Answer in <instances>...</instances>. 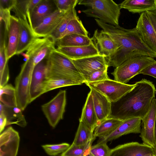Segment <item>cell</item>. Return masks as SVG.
Masks as SVG:
<instances>
[{"label": "cell", "instance_id": "cell-1", "mask_svg": "<svg viewBox=\"0 0 156 156\" xmlns=\"http://www.w3.org/2000/svg\"><path fill=\"white\" fill-rule=\"evenodd\" d=\"M98 25L115 41L117 48L110 56L105 58L108 66L116 68L127 59L146 55L156 58V53L143 42L136 27L127 29L95 19Z\"/></svg>", "mask_w": 156, "mask_h": 156}, {"label": "cell", "instance_id": "cell-2", "mask_svg": "<svg viewBox=\"0 0 156 156\" xmlns=\"http://www.w3.org/2000/svg\"><path fill=\"white\" fill-rule=\"evenodd\" d=\"M135 86L117 101L111 103L108 118L122 120L133 118L142 119L149 112L156 89L153 82L145 79L135 83Z\"/></svg>", "mask_w": 156, "mask_h": 156}, {"label": "cell", "instance_id": "cell-3", "mask_svg": "<svg viewBox=\"0 0 156 156\" xmlns=\"http://www.w3.org/2000/svg\"><path fill=\"white\" fill-rule=\"evenodd\" d=\"M78 4L87 8L81 11L86 16L114 26L119 25L121 9L112 0H81Z\"/></svg>", "mask_w": 156, "mask_h": 156}, {"label": "cell", "instance_id": "cell-4", "mask_svg": "<svg viewBox=\"0 0 156 156\" xmlns=\"http://www.w3.org/2000/svg\"><path fill=\"white\" fill-rule=\"evenodd\" d=\"M58 78L81 80L85 82L84 78L72 60L55 49L48 57L46 79Z\"/></svg>", "mask_w": 156, "mask_h": 156}, {"label": "cell", "instance_id": "cell-5", "mask_svg": "<svg viewBox=\"0 0 156 156\" xmlns=\"http://www.w3.org/2000/svg\"><path fill=\"white\" fill-rule=\"evenodd\" d=\"M156 62L154 58L140 56L127 59L115 68L111 74L115 81L126 83L146 67Z\"/></svg>", "mask_w": 156, "mask_h": 156}, {"label": "cell", "instance_id": "cell-6", "mask_svg": "<svg viewBox=\"0 0 156 156\" xmlns=\"http://www.w3.org/2000/svg\"><path fill=\"white\" fill-rule=\"evenodd\" d=\"M85 84L90 89H93L104 95L111 103L117 101L136 85L135 83L127 84L110 79Z\"/></svg>", "mask_w": 156, "mask_h": 156}, {"label": "cell", "instance_id": "cell-7", "mask_svg": "<svg viewBox=\"0 0 156 156\" xmlns=\"http://www.w3.org/2000/svg\"><path fill=\"white\" fill-rule=\"evenodd\" d=\"M34 68L24 63L15 79L14 87L16 106L22 111L30 104V86Z\"/></svg>", "mask_w": 156, "mask_h": 156}, {"label": "cell", "instance_id": "cell-8", "mask_svg": "<svg viewBox=\"0 0 156 156\" xmlns=\"http://www.w3.org/2000/svg\"><path fill=\"white\" fill-rule=\"evenodd\" d=\"M66 103V91L61 90L52 99L41 106L50 126L55 128L63 118Z\"/></svg>", "mask_w": 156, "mask_h": 156}, {"label": "cell", "instance_id": "cell-9", "mask_svg": "<svg viewBox=\"0 0 156 156\" xmlns=\"http://www.w3.org/2000/svg\"><path fill=\"white\" fill-rule=\"evenodd\" d=\"M48 56L36 65L33 69L30 86V103L43 94V83L47 75Z\"/></svg>", "mask_w": 156, "mask_h": 156}, {"label": "cell", "instance_id": "cell-10", "mask_svg": "<svg viewBox=\"0 0 156 156\" xmlns=\"http://www.w3.org/2000/svg\"><path fill=\"white\" fill-rule=\"evenodd\" d=\"M72 60L84 79L96 71L107 70L109 67L105 57L100 55Z\"/></svg>", "mask_w": 156, "mask_h": 156}, {"label": "cell", "instance_id": "cell-11", "mask_svg": "<svg viewBox=\"0 0 156 156\" xmlns=\"http://www.w3.org/2000/svg\"><path fill=\"white\" fill-rule=\"evenodd\" d=\"M155 154L154 148L147 144L133 142L111 149L110 156H144Z\"/></svg>", "mask_w": 156, "mask_h": 156}, {"label": "cell", "instance_id": "cell-12", "mask_svg": "<svg viewBox=\"0 0 156 156\" xmlns=\"http://www.w3.org/2000/svg\"><path fill=\"white\" fill-rule=\"evenodd\" d=\"M20 137L18 132L10 126L0 136V156H16Z\"/></svg>", "mask_w": 156, "mask_h": 156}, {"label": "cell", "instance_id": "cell-13", "mask_svg": "<svg viewBox=\"0 0 156 156\" xmlns=\"http://www.w3.org/2000/svg\"><path fill=\"white\" fill-rule=\"evenodd\" d=\"M156 117V99L153 98L150 109L146 115L142 119L140 137L143 143L153 148L154 146V131Z\"/></svg>", "mask_w": 156, "mask_h": 156}, {"label": "cell", "instance_id": "cell-14", "mask_svg": "<svg viewBox=\"0 0 156 156\" xmlns=\"http://www.w3.org/2000/svg\"><path fill=\"white\" fill-rule=\"evenodd\" d=\"M135 27L144 43L156 53V34L145 12L140 14Z\"/></svg>", "mask_w": 156, "mask_h": 156}, {"label": "cell", "instance_id": "cell-15", "mask_svg": "<svg viewBox=\"0 0 156 156\" xmlns=\"http://www.w3.org/2000/svg\"><path fill=\"white\" fill-rule=\"evenodd\" d=\"M141 123L142 120L139 118L125 120L114 131L107 136L100 139L98 142L107 143L124 135L130 133H140Z\"/></svg>", "mask_w": 156, "mask_h": 156}, {"label": "cell", "instance_id": "cell-16", "mask_svg": "<svg viewBox=\"0 0 156 156\" xmlns=\"http://www.w3.org/2000/svg\"><path fill=\"white\" fill-rule=\"evenodd\" d=\"M58 9L54 0H41L32 11L29 24L33 30L47 17Z\"/></svg>", "mask_w": 156, "mask_h": 156}, {"label": "cell", "instance_id": "cell-17", "mask_svg": "<svg viewBox=\"0 0 156 156\" xmlns=\"http://www.w3.org/2000/svg\"><path fill=\"white\" fill-rule=\"evenodd\" d=\"M91 39L99 55L105 58L111 56L117 48V45L115 41L102 30L100 31L98 29L96 30Z\"/></svg>", "mask_w": 156, "mask_h": 156}, {"label": "cell", "instance_id": "cell-18", "mask_svg": "<svg viewBox=\"0 0 156 156\" xmlns=\"http://www.w3.org/2000/svg\"><path fill=\"white\" fill-rule=\"evenodd\" d=\"M56 50L71 60L99 55L98 50L93 42L88 45L57 47Z\"/></svg>", "mask_w": 156, "mask_h": 156}, {"label": "cell", "instance_id": "cell-19", "mask_svg": "<svg viewBox=\"0 0 156 156\" xmlns=\"http://www.w3.org/2000/svg\"><path fill=\"white\" fill-rule=\"evenodd\" d=\"M18 19L19 25V37L16 55L21 54L26 51L33 42L38 38L34 34L28 20Z\"/></svg>", "mask_w": 156, "mask_h": 156}, {"label": "cell", "instance_id": "cell-20", "mask_svg": "<svg viewBox=\"0 0 156 156\" xmlns=\"http://www.w3.org/2000/svg\"><path fill=\"white\" fill-rule=\"evenodd\" d=\"M66 12L58 10L47 17L33 30L35 35L39 38L48 36L57 27Z\"/></svg>", "mask_w": 156, "mask_h": 156}, {"label": "cell", "instance_id": "cell-21", "mask_svg": "<svg viewBox=\"0 0 156 156\" xmlns=\"http://www.w3.org/2000/svg\"><path fill=\"white\" fill-rule=\"evenodd\" d=\"M90 91L99 124L109 116L111 110V102L104 95L94 89L90 88Z\"/></svg>", "mask_w": 156, "mask_h": 156}, {"label": "cell", "instance_id": "cell-22", "mask_svg": "<svg viewBox=\"0 0 156 156\" xmlns=\"http://www.w3.org/2000/svg\"><path fill=\"white\" fill-rule=\"evenodd\" d=\"M19 37V25L18 19L11 15L8 33L6 49L7 60L16 55Z\"/></svg>", "mask_w": 156, "mask_h": 156}, {"label": "cell", "instance_id": "cell-23", "mask_svg": "<svg viewBox=\"0 0 156 156\" xmlns=\"http://www.w3.org/2000/svg\"><path fill=\"white\" fill-rule=\"evenodd\" d=\"M79 120L83 123L93 132L98 124L90 91L88 94Z\"/></svg>", "mask_w": 156, "mask_h": 156}, {"label": "cell", "instance_id": "cell-24", "mask_svg": "<svg viewBox=\"0 0 156 156\" xmlns=\"http://www.w3.org/2000/svg\"><path fill=\"white\" fill-rule=\"evenodd\" d=\"M121 9L133 13H142L156 9V0H125L119 4Z\"/></svg>", "mask_w": 156, "mask_h": 156}, {"label": "cell", "instance_id": "cell-25", "mask_svg": "<svg viewBox=\"0 0 156 156\" xmlns=\"http://www.w3.org/2000/svg\"><path fill=\"white\" fill-rule=\"evenodd\" d=\"M22 111L17 107H10L0 103V113L3 114L7 119V125L16 124L21 127H25L27 122Z\"/></svg>", "mask_w": 156, "mask_h": 156}, {"label": "cell", "instance_id": "cell-26", "mask_svg": "<svg viewBox=\"0 0 156 156\" xmlns=\"http://www.w3.org/2000/svg\"><path fill=\"white\" fill-rule=\"evenodd\" d=\"M93 42L88 36L72 34L66 35L55 42L57 47H76L88 45Z\"/></svg>", "mask_w": 156, "mask_h": 156}, {"label": "cell", "instance_id": "cell-27", "mask_svg": "<svg viewBox=\"0 0 156 156\" xmlns=\"http://www.w3.org/2000/svg\"><path fill=\"white\" fill-rule=\"evenodd\" d=\"M75 7H73L65 13L57 27L48 36L55 43L63 37L69 21L78 17Z\"/></svg>", "mask_w": 156, "mask_h": 156}, {"label": "cell", "instance_id": "cell-28", "mask_svg": "<svg viewBox=\"0 0 156 156\" xmlns=\"http://www.w3.org/2000/svg\"><path fill=\"white\" fill-rule=\"evenodd\" d=\"M123 121L114 118H108L98 124L94 130V135L100 139L104 138L114 131Z\"/></svg>", "mask_w": 156, "mask_h": 156}, {"label": "cell", "instance_id": "cell-29", "mask_svg": "<svg viewBox=\"0 0 156 156\" xmlns=\"http://www.w3.org/2000/svg\"><path fill=\"white\" fill-rule=\"evenodd\" d=\"M84 81L66 78L46 79L44 82L43 94L58 88L75 85H81Z\"/></svg>", "mask_w": 156, "mask_h": 156}, {"label": "cell", "instance_id": "cell-30", "mask_svg": "<svg viewBox=\"0 0 156 156\" xmlns=\"http://www.w3.org/2000/svg\"><path fill=\"white\" fill-rule=\"evenodd\" d=\"M96 137L94 132L83 123L79 122V124L74 140L73 142L77 145L87 144L92 140H95Z\"/></svg>", "mask_w": 156, "mask_h": 156}, {"label": "cell", "instance_id": "cell-31", "mask_svg": "<svg viewBox=\"0 0 156 156\" xmlns=\"http://www.w3.org/2000/svg\"><path fill=\"white\" fill-rule=\"evenodd\" d=\"M0 101L7 107H17L15 87L11 84H7L0 88Z\"/></svg>", "mask_w": 156, "mask_h": 156}, {"label": "cell", "instance_id": "cell-32", "mask_svg": "<svg viewBox=\"0 0 156 156\" xmlns=\"http://www.w3.org/2000/svg\"><path fill=\"white\" fill-rule=\"evenodd\" d=\"M94 140H92L88 144L81 145H77L73 143L61 156H88L92 144Z\"/></svg>", "mask_w": 156, "mask_h": 156}, {"label": "cell", "instance_id": "cell-33", "mask_svg": "<svg viewBox=\"0 0 156 156\" xmlns=\"http://www.w3.org/2000/svg\"><path fill=\"white\" fill-rule=\"evenodd\" d=\"M76 34L88 36V32L78 17L70 20L68 24L63 37L70 34Z\"/></svg>", "mask_w": 156, "mask_h": 156}, {"label": "cell", "instance_id": "cell-34", "mask_svg": "<svg viewBox=\"0 0 156 156\" xmlns=\"http://www.w3.org/2000/svg\"><path fill=\"white\" fill-rule=\"evenodd\" d=\"M29 0H16L14 6L11 10L15 13V16L24 20L27 18V6Z\"/></svg>", "mask_w": 156, "mask_h": 156}, {"label": "cell", "instance_id": "cell-35", "mask_svg": "<svg viewBox=\"0 0 156 156\" xmlns=\"http://www.w3.org/2000/svg\"><path fill=\"white\" fill-rule=\"evenodd\" d=\"M111 149L105 142H98L90 148V156H110Z\"/></svg>", "mask_w": 156, "mask_h": 156}, {"label": "cell", "instance_id": "cell-36", "mask_svg": "<svg viewBox=\"0 0 156 156\" xmlns=\"http://www.w3.org/2000/svg\"><path fill=\"white\" fill-rule=\"evenodd\" d=\"M70 146L69 144L65 143L58 144L44 145L42 147L48 155L55 156L64 152Z\"/></svg>", "mask_w": 156, "mask_h": 156}, {"label": "cell", "instance_id": "cell-37", "mask_svg": "<svg viewBox=\"0 0 156 156\" xmlns=\"http://www.w3.org/2000/svg\"><path fill=\"white\" fill-rule=\"evenodd\" d=\"M109 79L107 74V70L98 71L85 77V83L97 82Z\"/></svg>", "mask_w": 156, "mask_h": 156}, {"label": "cell", "instance_id": "cell-38", "mask_svg": "<svg viewBox=\"0 0 156 156\" xmlns=\"http://www.w3.org/2000/svg\"><path fill=\"white\" fill-rule=\"evenodd\" d=\"M58 10L66 12L78 3V0H54Z\"/></svg>", "mask_w": 156, "mask_h": 156}, {"label": "cell", "instance_id": "cell-39", "mask_svg": "<svg viewBox=\"0 0 156 156\" xmlns=\"http://www.w3.org/2000/svg\"><path fill=\"white\" fill-rule=\"evenodd\" d=\"M10 10L8 9H0V20L3 21L6 29L8 32L10 20L11 15Z\"/></svg>", "mask_w": 156, "mask_h": 156}, {"label": "cell", "instance_id": "cell-40", "mask_svg": "<svg viewBox=\"0 0 156 156\" xmlns=\"http://www.w3.org/2000/svg\"><path fill=\"white\" fill-rule=\"evenodd\" d=\"M140 74L150 76L156 78V62L146 67L140 72Z\"/></svg>", "mask_w": 156, "mask_h": 156}, {"label": "cell", "instance_id": "cell-41", "mask_svg": "<svg viewBox=\"0 0 156 156\" xmlns=\"http://www.w3.org/2000/svg\"><path fill=\"white\" fill-rule=\"evenodd\" d=\"M41 0H29L27 6V18L29 23L31 14L37 5Z\"/></svg>", "mask_w": 156, "mask_h": 156}, {"label": "cell", "instance_id": "cell-42", "mask_svg": "<svg viewBox=\"0 0 156 156\" xmlns=\"http://www.w3.org/2000/svg\"><path fill=\"white\" fill-rule=\"evenodd\" d=\"M16 0H0V9L11 10Z\"/></svg>", "mask_w": 156, "mask_h": 156}, {"label": "cell", "instance_id": "cell-43", "mask_svg": "<svg viewBox=\"0 0 156 156\" xmlns=\"http://www.w3.org/2000/svg\"><path fill=\"white\" fill-rule=\"evenodd\" d=\"M145 12L156 34V9Z\"/></svg>", "mask_w": 156, "mask_h": 156}, {"label": "cell", "instance_id": "cell-44", "mask_svg": "<svg viewBox=\"0 0 156 156\" xmlns=\"http://www.w3.org/2000/svg\"><path fill=\"white\" fill-rule=\"evenodd\" d=\"M7 119L4 115L0 113V133H1L5 126H7Z\"/></svg>", "mask_w": 156, "mask_h": 156}, {"label": "cell", "instance_id": "cell-45", "mask_svg": "<svg viewBox=\"0 0 156 156\" xmlns=\"http://www.w3.org/2000/svg\"><path fill=\"white\" fill-rule=\"evenodd\" d=\"M154 146L153 147L155 152L156 154V117L155 119L154 131Z\"/></svg>", "mask_w": 156, "mask_h": 156}, {"label": "cell", "instance_id": "cell-46", "mask_svg": "<svg viewBox=\"0 0 156 156\" xmlns=\"http://www.w3.org/2000/svg\"><path fill=\"white\" fill-rule=\"evenodd\" d=\"M144 156H156V154H149L146 155Z\"/></svg>", "mask_w": 156, "mask_h": 156}, {"label": "cell", "instance_id": "cell-47", "mask_svg": "<svg viewBox=\"0 0 156 156\" xmlns=\"http://www.w3.org/2000/svg\"><path fill=\"white\" fill-rule=\"evenodd\" d=\"M88 156H90V155H88Z\"/></svg>", "mask_w": 156, "mask_h": 156}]
</instances>
